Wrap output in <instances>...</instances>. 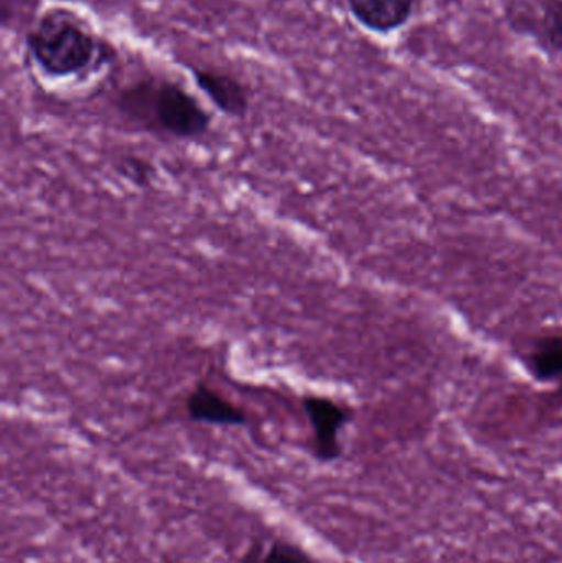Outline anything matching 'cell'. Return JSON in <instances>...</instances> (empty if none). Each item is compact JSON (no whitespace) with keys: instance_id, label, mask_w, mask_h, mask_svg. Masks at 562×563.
Wrapping results in <instances>:
<instances>
[{"instance_id":"obj_1","label":"cell","mask_w":562,"mask_h":563,"mask_svg":"<svg viewBox=\"0 0 562 563\" xmlns=\"http://www.w3.org/2000/svg\"><path fill=\"white\" fill-rule=\"evenodd\" d=\"M25 48L30 62L52 79L91 75L115 56L114 46L66 7H49L35 20L26 32Z\"/></svg>"},{"instance_id":"obj_2","label":"cell","mask_w":562,"mask_h":563,"mask_svg":"<svg viewBox=\"0 0 562 563\" xmlns=\"http://www.w3.org/2000/svg\"><path fill=\"white\" fill-rule=\"evenodd\" d=\"M119 111L147 131L181 141H194L210 132V112L180 82L165 78L139 79L122 89Z\"/></svg>"},{"instance_id":"obj_3","label":"cell","mask_w":562,"mask_h":563,"mask_svg":"<svg viewBox=\"0 0 562 563\" xmlns=\"http://www.w3.org/2000/svg\"><path fill=\"white\" fill-rule=\"evenodd\" d=\"M505 16L517 35L562 58V0H508Z\"/></svg>"},{"instance_id":"obj_4","label":"cell","mask_w":562,"mask_h":563,"mask_svg":"<svg viewBox=\"0 0 562 563\" xmlns=\"http://www.w3.org/2000/svg\"><path fill=\"white\" fill-rule=\"evenodd\" d=\"M304 412L312 427L313 456L317 462L332 463L342 459L340 432L350 422V412L335 400L322 396H306Z\"/></svg>"},{"instance_id":"obj_5","label":"cell","mask_w":562,"mask_h":563,"mask_svg":"<svg viewBox=\"0 0 562 563\" xmlns=\"http://www.w3.org/2000/svg\"><path fill=\"white\" fill-rule=\"evenodd\" d=\"M197 88L210 99L211 104L230 115V118H244L250 111V96L246 86L227 71L213 68H191Z\"/></svg>"},{"instance_id":"obj_6","label":"cell","mask_w":562,"mask_h":563,"mask_svg":"<svg viewBox=\"0 0 562 563\" xmlns=\"http://www.w3.org/2000/svg\"><path fill=\"white\" fill-rule=\"evenodd\" d=\"M353 20L375 35L405 29L415 15L416 0H346Z\"/></svg>"},{"instance_id":"obj_7","label":"cell","mask_w":562,"mask_h":563,"mask_svg":"<svg viewBox=\"0 0 562 563\" xmlns=\"http://www.w3.org/2000/svg\"><path fill=\"white\" fill-rule=\"evenodd\" d=\"M185 407L194 422L220 427H243L247 423L246 412L241 407L234 406L203 383L197 384L188 394Z\"/></svg>"},{"instance_id":"obj_8","label":"cell","mask_w":562,"mask_h":563,"mask_svg":"<svg viewBox=\"0 0 562 563\" xmlns=\"http://www.w3.org/2000/svg\"><path fill=\"white\" fill-rule=\"evenodd\" d=\"M535 376L540 379H557L562 376V338H548L538 344L531 357Z\"/></svg>"},{"instance_id":"obj_9","label":"cell","mask_w":562,"mask_h":563,"mask_svg":"<svg viewBox=\"0 0 562 563\" xmlns=\"http://www.w3.org/2000/svg\"><path fill=\"white\" fill-rule=\"evenodd\" d=\"M260 563H320L306 549L294 542L276 539L271 542Z\"/></svg>"},{"instance_id":"obj_10","label":"cell","mask_w":562,"mask_h":563,"mask_svg":"<svg viewBox=\"0 0 562 563\" xmlns=\"http://www.w3.org/2000/svg\"><path fill=\"white\" fill-rule=\"evenodd\" d=\"M121 170L125 177L131 178L139 187H144L154 174V167L147 161L137 157H128L121 162Z\"/></svg>"}]
</instances>
